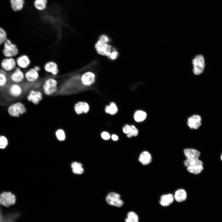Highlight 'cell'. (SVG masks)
Returning <instances> with one entry per match:
<instances>
[{
    "mask_svg": "<svg viewBox=\"0 0 222 222\" xmlns=\"http://www.w3.org/2000/svg\"><path fill=\"white\" fill-rule=\"evenodd\" d=\"M58 84V82L56 79L49 78L44 82L42 86V89L45 94L51 96L57 92Z\"/></svg>",
    "mask_w": 222,
    "mask_h": 222,
    "instance_id": "obj_1",
    "label": "cell"
},
{
    "mask_svg": "<svg viewBox=\"0 0 222 222\" xmlns=\"http://www.w3.org/2000/svg\"><path fill=\"white\" fill-rule=\"evenodd\" d=\"M8 111L10 116L18 117L25 113L27 109L23 104L18 102L11 105L8 108Z\"/></svg>",
    "mask_w": 222,
    "mask_h": 222,
    "instance_id": "obj_2",
    "label": "cell"
},
{
    "mask_svg": "<svg viewBox=\"0 0 222 222\" xmlns=\"http://www.w3.org/2000/svg\"><path fill=\"white\" fill-rule=\"evenodd\" d=\"M193 72L194 74L198 75L204 71L205 61L203 56L201 55L195 56L192 60Z\"/></svg>",
    "mask_w": 222,
    "mask_h": 222,
    "instance_id": "obj_3",
    "label": "cell"
},
{
    "mask_svg": "<svg viewBox=\"0 0 222 222\" xmlns=\"http://www.w3.org/2000/svg\"><path fill=\"white\" fill-rule=\"evenodd\" d=\"M18 51L16 45L12 43L10 40L7 39L5 42L3 53L7 57H10L16 55Z\"/></svg>",
    "mask_w": 222,
    "mask_h": 222,
    "instance_id": "obj_4",
    "label": "cell"
},
{
    "mask_svg": "<svg viewBox=\"0 0 222 222\" xmlns=\"http://www.w3.org/2000/svg\"><path fill=\"white\" fill-rule=\"evenodd\" d=\"M15 196L10 192H3L0 194V204L6 207L14 205L16 202Z\"/></svg>",
    "mask_w": 222,
    "mask_h": 222,
    "instance_id": "obj_5",
    "label": "cell"
},
{
    "mask_svg": "<svg viewBox=\"0 0 222 222\" xmlns=\"http://www.w3.org/2000/svg\"><path fill=\"white\" fill-rule=\"evenodd\" d=\"M93 70L86 72L80 77L81 82L84 86H90L95 82L96 75Z\"/></svg>",
    "mask_w": 222,
    "mask_h": 222,
    "instance_id": "obj_6",
    "label": "cell"
},
{
    "mask_svg": "<svg viewBox=\"0 0 222 222\" xmlns=\"http://www.w3.org/2000/svg\"><path fill=\"white\" fill-rule=\"evenodd\" d=\"M106 200L109 205L117 207H121L123 204V201L120 199V195L114 192H110L107 195Z\"/></svg>",
    "mask_w": 222,
    "mask_h": 222,
    "instance_id": "obj_7",
    "label": "cell"
},
{
    "mask_svg": "<svg viewBox=\"0 0 222 222\" xmlns=\"http://www.w3.org/2000/svg\"><path fill=\"white\" fill-rule=\"evenodd\" d=\"M112 47L109 43H103L98 39L95 45V48L97 52L103 56H106L107 53L111 51Z\"/></svg>",
    "mask_w": 222,
    "mask_h": 222,
    "instance_id": "obj_8",
    "label": "cell"
},
{
    "mask_svg": "<svg viewBox=\"0 0 222 222\" xmlns=\"http://www.w3.org/2000/svg\"><path fill=\"white\" fill-rule=\"evenodd\" d=\"M202 121V118L199 115L194 114L188 118L187 124L191 129L197 130L201 126Z\"/></svg>",
    "mask_w": 222,
    "mask_h": 222,
    "instance_id": "obj_9",
    "label": "cell"
},
{
    "mask_svg": "<svg viewBox=\"0 0 222 222\" xmlns=\"http://www.w3.org/2000/svg\"><path fill=\"white\" fill-rule=\"evenodd\" d=\"M27 100L35 105L38 104L43 99V95L39 91L32 89L30 90L27 97Z\"/></svg>",
    "mask_w": 222,
    "mask_h": 222,
    "instance_id": "obj_10",
    "label": "cell"
},
{
    "mask_svg": "<svg viewBox=\"0 0 222 222\" xmlns=\"http://www.w3.org/2000/svg\"><path fill=\"white\" fill-rule=\"evenodd\" d=\"M24 77L25 75L19 68H16L13 72H11L10 76L12 82L18 84L22 82Z\"/></svg>",
    "mask_w": 222,
    "mask_h": 222,
    "instance_id": "obj_11",
    "label": "cell"
},
{
    "mask_svg": "<svg viewBox=\"0 0 222 222\" xmlns=\"http://www.w3.org/2000/svg\"><path fill=\"white\" fill-rule=\"evenodd\" d=\"M74 110L76 113L78 115L83 113H87L89 109L88 104L86 102L79 101L74 105Z\"/></svg>",
    "mask_w": 222,
    "mask_h": 222,
    "instance_id": "obj_12",
    "label": "cell"
},
{
    "mask_svg": "<svg viewBox=\"0 0 222 222\" xmlns=\"http://www.w3.org/2000/svg\"><path fill=\"white\" fill-rule=\"evenodd\" d=\"M8 90L11 96L16 97L21 96L23 92V88L19 84L14 83L10 85Z\"/></svg>",
    "mask_w": 222,
    "mask_h": 222,
    "instance_id": "obj_13",
    "label": "cell"
},
{
    "mask_svg": "<svg viewBox=\"0 0 222 222\" xmlns=\"http://www.w3.org/2000/svg\"><path fill=\"white\" fill-rule=\"evenodd\" d=\"M184 153L187 159L192 160H199L200 155V153L199 151L192 148L185 149Z\"/></svg>",
    "mask_w": 222,
    "mask_h": 222,
    "instance_id": "obj_14",
    "label": "cell"
},
{
    "mask_svg": "<svg viewBox=\"0 0 222 222\" xmlns=\"http://www.w3.org/2000/svg\"><path fill=\"white\" fill-rule=\"evenodd\" d=\"M203 169V162L199 159L194 165L187 167V170L189 172L195 175L200 173Z\"/></svg>",
    "mask_w": 222,
    "mask_h": 222,
    "instance_id": "obj_15",
    "label": "cell"
},
{
    "mask_svg": "<svg viewBox=\"0 0 222 222\" xmlns=\"http://www.w3.org/2000/svg\"><path fill=\"white\" fill-rule=\"evenodd\" d=\"M1 65L3 68L5 70L10 71L15 68L16 62L12 58H6L2 60Z\"/></svg>",
    "mask_w": 222,
    "mask_h": 222,
    "instance_id": "obj_16",
    "label": "cell"
},
{
    "mask_svg": "<svg viewBox=\"0 0 222 222\" xmlns=\"http://www.w3.org/2000/svg\"><path fill=\"white\" fill-rule=\"evenodd\" d=\"M38 72L34 68H31L27 71L25 74V77L29 82L32 83L36 81L39 77Z\"/></svg>",
    "mask_w": 222,
    "mask_h": 222,
    "instance_id": "obj_17",
    "label": "cell"
},
{
    "mask_svg": "<svg viewBox=\"0 0 222 222\" xmlns=\"http://www.w3.org/2000/svg\"><path fill=\"white\" fill-rule=\"evenodd\" d=\"M44 68L47 72L51 73L53 75H56L59 72L57 64L53 61L47 62L44 65Z\"/></svg>",
    "mask_w": 222,
    "mask_h": 222,
    "instance_id": "obj_18",
    "label": "cell"
},
{
    "mask_svg": "<svg viewBox=\"0 0 222 222\" xmlns=\"http://www.w3.org/2000/svg\"><path fill=\"white\" fill-rule=\"evenodd\" d=\"M12 72H7L0 69V87L6 86L10 80V76Z\"/></svg>",
    "mask_w": 222,
    "mask_h": 222,
    "instance_id": "obj_19",
    "label": "cell"
},
{
    "mask_svg": "<svg viewBox=\"0 0 222 222\" xmlns=\"http://www.w3.org/2000/svg\"><path fill=\"white\" fill-rule=\"evenodd\" d=\"M138 160L142 165H146L151 162L152 161L151 156L148 151H145L140 154Z\"/></svg>",
    "mask_w": 222,
    "mask_h": 222,
    "instance_id": "obj_20",
    "label": "cell"
},
{
    "mask_svg": "<svg viewBox=\"0 0 222 222\" xmlns=\"http://www.w3.org/2000/svg\"><path fill=\"white\" fill-rule=\"evenodd\" d=\"M30 62L29 58L26 55H22L17 59V64L22 68H26L27 67L30 65Z\"/></svg>",
    "mask_w": 222,
    "mask_h": 222,
    "instance_id": "obj_21",
    "label": "cell"
},
{
    "mask_svg": "<svg viewBox=\"0 0 222 222\" xmlns=\"http://www.w3.org/2000/svg\"><path fill=\"white\" fill-rule=\"evenodd\" d=\"M174 199V197L171 194L163 195L161 197L160 203L163 206H167L173 202Z\"/></svg>",
    "mask_w": 222,
    "mask_h": 222,
    "instance_id": "obj_22",
    "label": "cell"
},
{
    "mask_svg": "<svg viewBox=\"0 0 222 222\" xmlns=\"http://www.w3.org/2000/svg\"><path fill=\"white\" fill-rule=\"evenodd\" d=\"M187 194L186 191L183 189H180L176 191L174 196L175 200L178 202H181L186 199Z\"/></svg>",
    "mask_w": 222,
    "mask_h": 222,
    "instance_id": "obj_23",
    "label": "cell"
},
{
    "mask_svg": "<svg viewBox=\"0 0 222 222\" xmlns=\"http://www.w3.org/2000/svg\"><path fill=\"white\" fill-rule=\"evenodd\" d=\"M12 8L15 11L21 10L25 4L24 0H10Z\"/></svg>",
    "mask_w": 222,
    "mask_h": 222,
    "instance_id": "obj_24",
    "label": "cell"
},
{
    "mask_svg": "<svg viewBox=\"0 0 222 222\" xmlns=\"http://www.w3.org/2000/svg\"><path fill=\"white\" fill-rule=\"evenodd\" d=\"M147 117L146 112L141 110L136 111L134 114V119L137 122H141L144 121Z\"/></svg>",
    "mask_w": 222,
    "mask_h": 222,
    "instance_id": "obj_25",
    "label": "cell"
},
{
    "mask_svg": "<svg viewBox=\"0 0 222 222\" xmlns=\"http://www.w3.org/2000/svg\"><path fill=\"white\" fill-rule=\"evenodd\" d=\"M47 0H35L34 5L35 8L38 10H45L47 6Z\"/></svg>",
    "mask_w": 222,
    "mask_h": 222,
    "instance_id": "obj_26",
    "label": "cell"
},
{
    "mask_svg": "<svg viewBox=\"0 0 222 222\" xmlns=\"http://www.w3.org/2000/svg\"><path fill=\"white\" fill-rule=\"evenodd\" d=\"M71 167L72 169V171L75 174H81L84 171L82 164L80 163L74 162L72 163Z\"/></svg>",
    "mask_w": 222,
    "mask_h": 222,
    "instance_id": "obj_27",
    "label": "cell"
},
{
    "mask_svg": "<svg viewBox=\"0 0 222 222\" xmlns=\"http://www.w3.org/2000/svg\"><path fill=\"white\" fill-rule=\"evenodd\" d=\"M105 110L107 113H109L111 115L115 114L118 111V109L115 103L112 102L109 105L106 106Z\"/></svg>",
    "mask_w": 222,
    "mask_h": 222,
    "instance_id": "obj_28",
    "label": "cell"
},
{
    "mask_svg": "<svg viewBox=\"0 0 222 222\" xmlns=\"http://www.w3.org/2000/svg\"><path fill=\"white\" fill-rule=\"evenodd\" d=\"M126 222H139L137 215L133 212H130L127 215V218L125 219Z\"/></svg>",
    "mask_w": 222,
    "mask_h": 222,
    "instance_id": "obj_29",
    "label": "cell"
},
{
    "mask_svg": "<svg viewBox=\"0 0 222 222\" xmlns=\"http://www.w3.org/2000/svg\"><path fill=\"white\" fill-rule=\"evenodd\" d=\"M55 134L57 139L60 141H63L65 139V132L62 129H59L57 130L56 131Z\"/></svg>",
    "mask_w": 222,
    "mask_h": 222,
    "instance_id": "obj_30",
    "label": "cell"
},
{
    "mask_svg": "<svg viewBox=\"0 0 222 222\" xmlns=\"http://www.w3.org/2000/svg\"><path fill=\"white\" fill-rule=\"evenodd\" d=\"M119 55V53L118 50L116 47H112L111 51L110 56L108 59L110 60L113 61L117 59Z\"/></svg>",
    "mask_w": 222,
    "mask_h": 222,
    "instance_id": "obj_31",
    "label": "cell"
},
{
    "mask_svg": "<svg viewBox=\"0 0 222 222\" xmlns=\"http://www.w3.org/2000/svg\"><path fill=\"white\" fill-rule=\"evenodd\" d=\"M98 40L102 42L109 43L111 42V39L109 36L105 34H102L100 35L98 38Z\"/></svg>",
    "mask_w": 222,
    "mask_h": 222,
    "instance_id": "obj_32",
    "label": "cell"
},
{
    "mask_svg": "<svg viewBox=\"0 0 222 222\" xmlns=\"http://www.w3.org/2000/svg\"><path fill=\"white\" fill-rule=\"evenodd\" d=\"M7 144L8 140L4 136H0V148H5Z\"/></svg>",
    "mask_w": 222,
    "mask_h": 222,
    "instance_id": "obj_33",
    "label": "cell"
},
{
    "mask_svg": "<svg viewBox=\"0 0 222 222\" xmlns=\"http://www.w3.org/2000/svg\"><path fill=\"white\" fill-rule=\"evenodd\" d=\"M6 39V32L2 28L0 27V45L5 42Z\"/></svg>",
    "mask_w": 222,
    "mask_h": 222,
    "instance_id": "obj_34",
    "label": "cell"
},
{
    "mask_svg": "<svg viewBox=\"0 0 222 222\" xmlns=\"http://www.w3.org/2000/svg\"><path fill=\"white\" fill-rule=\"evenodd\" d=\"M132 136H136L138 135V129L134 125H130V133Z\"/></svg>",
    "mask_w": 222,
    "mask_h": 222,
    "instance_id": "obj_35",
    "label": "cell"
},
{
    "mask_svg": "<svg viewBox=\"0 0 222 222\" xmlns=\"http://www.w3.org/2000/svg\"><path fill=\"white\" fill-rule=\"evenodd\" d=\"M130 125H125L123 127V131L125 134H128L130 133Z\"/></svg>",
    "mask_w": 222,
    "mask_h": 222,
    "instance_id": "obj_36",
    "label": "cell"
},
{
    "mask_svg": "<svg viewBox=\"0 0 222 222\" xmlns=\"http://www.w3.org/2000/svg\"><path fill=\"white\" fill-rule=\"evenodd\" d=\"M102 138L105 140H107L110 138V135L109 134L106 132H103L101 134Z\"/></svg>",
    "mask_w": 222,
    "mask_h": 222,
    "instance_id": "obj_37",
    "label": "cell"
},
{
    "mask_svg": "<svg viewBox=\"0 0 222 222\" xmlns=\"http://www.w3.org/2000/svg\"><path fill=\"white\" fill-rule=\"evenodd\" d=\"M112 139L114 141H117L118 139V137L115 134H113L111 136Z\"/></svg>",
    "mask_w": 222,
    "mask_h": 222,
    "instance_id": "obj_38",
    "label": "cell"
},
{
    "mask_svg": "<svg viewBox=\"0 0 222 222\" xmlns=\"http://www.w3.org/2000/svg\"><path fill=\"white\" fill-rule=\"evenodd\" d=\"M34 68L37 71L39 72L40 70V68L38 66H35Z\"/></svg>",
    "mask_w": 222,
    "mask_h": 222,
    "instance_id": "obj_39",
    "label": "cell"
},
{
    "mask_svg": "<svg viewBox=\"0 0 222 222\" xmlns=\"http://www.w3.org/2000/svg\"><path fill=\"white\" fill-rule=\"evenodd\" d=\"M127 137L129 138H130L132 137V135L130 133H129L127 134Z\"/></svg>",
    "mask_w": 222,
    "mask_h": 222,
    "instance_id": "obj_40",
    "label": "cell"
},
{
    "mask_svg": "<svg viewBox=\"0 0 222 222\" xmlns=\"http://www.w3.org/2000/svg\"><path fill=\"white\" fill-rule=\"evenodd\" d=\"M220 159H221V160L222 161V153L221 154L220 156Z\"/></svg>",
    "mask_w": 222,
    "mask_h": 222,
    "instance_id": "obj_41",
    "label": "cell"
}]
</instances>
